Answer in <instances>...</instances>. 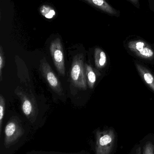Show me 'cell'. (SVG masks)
Returning a JSON list of instances; mask_svg holds the SVG:
<instances>
[{"label": "cell", "mask_w": 154, "mask_h": 154, "mask_svg": "<svg viewBox=\"0 0 154 154\" xmlns=\"http://www.w3.org/2000/svg\"><path fill=\"white\" fill-rule=\"evenodd\" d=\"M21 102L22 110L27 118L33 123L38 115V105L33 94L18 87L14 91Z\"/></svg>", "instance_id": "obj_1"}, {"label": "cell", "mask_w": 154, "mask_h": 154, "mask_svg": "<svg viewBox=\"0 0 154 154\" xmlns=\"http://www.w3.org/2000/svg\"><path fill=\"white\" fill-rule=\"evenodd\" d=\"M71 79L72 84L76 88L82 90L86 89L84 57L82 54H78L73 58L71 71Z\"/></svg>", "instance_id": "obj_2"}, {"label": "cell", "mask_w": 154, "mask_h": 154, "mask_svg": "<svg viewBox=\"0 0 154 154\" xmlns=\"http://www.w3.org/2000/svg\"><path fill=\"white\" fill-rule=\"evenodd\" d=\"M24 130L18 119L13 117L8 121L5 128L4 145L9 148L16 144L24 134Z\"/></svg>", "instance_id": "obj_3"}, {"label": "cell", "mask_w": 154, "mask_h": 154, "mask_svg": "<svg viewBox=\"0 0 154 154\" xmlns=\"http://www.w3.org/2000/svg\"><path fill=\"white\" fill-rule=\"evenodd\" d=\"M115 141V135L112 129L97 131L96 134V154H110Z\"/></svg>", "instance_id": "obj_4"}, {"label": "cell", "mask_w": 154, "mask_h": 154, "mask_svg": "<svg viewBox=\"0 0 154 154\" xmlns=\"http://www.w3.org/2000/svg\"><path fill=\"white\" fill-rule=\"evenodd\" d=\"M50 51L57 71L60 75L64 76L66 75L65 58L63 46L59 37L52 41L50 45Z\"/></svg>", "instance_id": "obj_5"}, {"label": "cell", "mask_w": 154, "mask_h": 154, "mask_svg": "<svg viewBox=\"0 0 154 154\" xmlns=\"http://www.w3.org/2000/svg\"><path fill=\"white\" fill-rule=\"evenodd\" d=\"M40 70L50 88L60 96L63 95V90L61 83L45 58L40 60Z\"/></svg>", "instance_id": "obj_6"}, {"label": "cell", "mask_w": 154, "mask_h": 154, "mask_svg": "<svg viewBox=\"0 0 154 154\" xmlns=\"http://www.w3.org/2000/svg\"><path fill=\"white\" fill-rule=\"evenodd\" d=\"M111 16L119 17L120 12L113 8L106 0H79Z\"/></svg>", "instance_id": "obj_7"}, {"label": "cell", "mask_w": 154, "mask_h": 154, "mask_svg": "<svg viewBox=\"0 0 154 154\" xmlns=\"http://www.w3.org/2000/svg\"><path fill=\"white\" fill-rule=\"evenodd\" d=\"M133 47L142 57L150 58L153 56L154 52L152 50L146 47L143 42L138 41L135 42L133 44Z\"/></svg>", "instance_id": "obj_8"}, {"label": "cell", "mask_w": 154, "mask_h": 154, "mask_svg": "<svg viewBox=\"0 0 154 154\" xmlns=\"http://www.w3.org/2000/svg\"><path fill=\"white\" fill-rule=\"evenodd\" d=\"M85 73L86 79L90 88H93L96 82V75L91 66L88 64H85Z\"/></svg>", "instance_id": "obj_9"}, {"label": "cell", "mask_w": 154, "mask_h": 154, "mask_svg": "<svg viewBox=\"0 0 154 154\" xmlns=\"http://www.w3.org/2000/svg\"><path fill=\"white\" fill-rule=\"evenodd\" d=\"M95 61L96 66L99 67L104 66L106 62V56L104 51L99 49L96 50Z\"/></svg>", "instance_id": "obj_10"}, {"label": "cell", "mask_w": 154, "mask_h": 154, "mask_svg": "<svg viewBox=\"0 0 154 154\" xmlns=\"http://www.w3.org/2000/svg\"><path fill=\"white\" fill-rule=\"evenodd\" d=\"M40 11L43 16L49 19L53 17L55 14L54 10L48 5H43L41 7Z\"/></svg>", "instance_id": "obj_11"}, {"label": "cell", "mask_w": 154, "mask_h": 154, "mask_svg": "<svg viewBox=\"0 0 154 154\" xmlns=\"http://www.w3.org/2000/svg\"><path fill=\"white\" fill-rule=\"evenodd\" d=\"M5 99L2 95L0 96V136L2 134V121L5 110Z\"/></svg>", "instance_id": "obj_12"}, {"label": "cell", "mask_w": 154, "mask_h": 154, "mask_svg": "<svg viewBox=\"0 0 154 154\" xmlns=\"http://www.w3.org/2000/svg\"><path fill=\"white\" fill-rule=\"evenodd\" d=\"M4 52L3 50L2 46L0 47V81L2 79V70L3 69L5 63Z\"/></svg>", "instance_id": "obj_13"}, {"label": "cell", "mask_w": 154, "mask_h": 154, "mask_svg": "<svg viewBox=\"0 0 154 154\" xmlns=\"http://www.w3.org/2000/svg\"><path fill=\"white\" fill-rule=\"evenodd\" d=\"M143 154H154V146L151 142H148L144 146Z\"/></svg>", "instance_id": "obj_14"}, {"label": "cell", "mask_w": 154, "mask_h": 154, "mask_svg": "<svg viewBox=\"0 0 154 154\" xmlns=\"http://www.w3.org/2000/svg\"><path fill=\"white\" fill-rule=\"evenodd\" d=\"M144 79L145 80L146 82L149 85H152L153 83L154 78L153 76L150 73H144Z\"/></svg>", "instance_id": "obj_15"}, {"label": "cell", "mask_w": 154, "mask_h": 154, "mask_svg": "<svg viewBox=\"0 0 154 154\" xmlns=\"http://www.w3.org/2000/svg\"><path fill=\"white\" fill-rule=\"evenodd\" d=\"M148 2H149V8L154 14V0H148Z\"/></svg>", "instance_id": "obj_16"}, {"label": "cell", "mask_w": 154, "mask_h": 154, "mask_svg": "<svg viewBox=\"0 0 154 154\" xmlns=\"http://www.w3.org/2000/svg\"><path fill=\"white\" fill-rule=\"evenodd\" d=\"M133 5L137 8H140V4H139V0H129Z\"/></svg>", "instance_id": "obj_17"}, {"label": "cell", "mask_w": 154, "mask_h": 154, "mask_svg": "<svg viewBox=\"0 0 154 154\" xmlns=\"http://www.w3.org/2000/svg\"><path fill=\"white\" fill-rule=\"evenodd\" d=\"M136 154H142V149L141 147H138L136 150Z\"/></svg>", "instance_id": "obj_18"}, {"label": "cell", "mask_w": 154, "mask_h": 154, "mask_svg": "<svg viewBox=\"0 0 154 154\" xmlns=\"http://www.w3.org/2000/svg\"></svg>", "instance_id": "obj_19"}]
</instances>
